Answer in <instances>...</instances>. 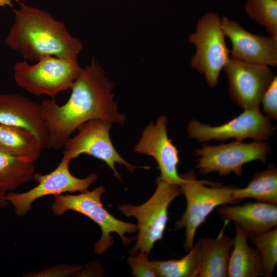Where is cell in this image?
Masks as SVG:
<instances>
[{
  "instance_id": "7a4b0ae2",
  "label": "cell",
  "mask_w": 277,
  "mask_h": 277,
  "mask_svg": "<svg viewBox=\"0 0 277 277\" xmlns=\"http://www.w3.org/2000/svg\"><path fill=\"white\" fill-rule=\"evenodd\" d=\"M19 4V9L13 10L15 21L5 39L8 47L30 61L47 56L77 60L82 43L71 35L64 23L43 10Z\"/></svg>"
},
{
  "instance_id": "4fadbf2b",
  "label": "cell",
  "mask_w": 277,
  "mask_h": 277,
  "mask_svg": "<svg viewBox=\"0 0 277 277\" xmlns=\"http://www.w3.org/2000/svg\"><path fill=\"white\" fill-rule=\"evenodd\" d=\"M225 37L231 43L230 58L244 62L275 67L277 66V35L254 34L239 23L226 16L221 18Z\"/></svg>"
},
{
  "instance_id": "ffe728a7",
  "label": "cell",
  "mask_w": 277,
  "mask_h": 277,
  "mask_svg": "<svg viewBox=\"0 0 277 277\" xmlns=\"http://www.w3.org/2000/svg\"><path fill=\"white\" fill-rule=\"evenodd\" d=\"M232 194L239 202L250 198L259 202L277 204V168L270 163L266 170L255 173L244 188H234Z\"/></svg>"
},
{
  "instance_id": "44dd1931",
  "label": "cell",
  "mask_w": 277,
  "mask_h": 277,
  "mask_svg": "<svg viewBox=\"0 0 277 277\" xmlns=\"http://www.w3.org/2000/svg\"><path fill=\"white\" fill-rule=\"evenodd\" d=\"M188 252L187 254L180 259L152 260L157 276L198 277L202 264V238Z\"/></svg>"
},
{
  "instance_id": "4316f807",
  "label": "cell",
  "mask_w": 277,
  "mask_h": 277,
  "mask_svg": "<svg viewBox=\"0 0 277 277\" xmlns=\"http://www.w3.org/2000/svg\"><path fill=\"white\" fill-rule=\"evenodd\" d=\"M82 267L78 265L59 264L49 267L44 270L37 272H28L25 276H69L78 272Z\"/></svg>"
},
{
  "instance_id": "3957f363",
  "label": "cell",
  "mask_w": 277,
  "mask_h": 277,
  "mask_svg": "<svg viewBox=\"0 0 277 277\" xmlns=\"http://www.w3.org/2000/svg\"><path fill=\"white\" fill-rule=\"evenodd\" d=\"M105 191L103 186H99L93 190L81 192L78 194H67L54 195V202L51 210L56 216L64 215L67 211L73 210L88 217L101 228L102 235L94 244V253L101 255L114 244L113 237L116 232L121 237L125 245L131 242V239L125 235L126 233L135 232L136 224L120 220L110 214L104 207L101 201Z\"/></svg>"
},
{
  "instance_id": "d4e9b609",
  "label": "cell",
  "mask_w": 277,
  "mask_h": 277,
  "mask_svg": "<svg viewBox=\"0 0 277 277\" xmlns=\"http://www.w3.org/2000/svg\"><path fill=\"white\" fill-rule=\"evenodd\" d=\"M148 255L141 252L128 258L127 262L134 277H157V275L152 261H149Z\"/></svg>"
},
{
  "instance_id": "6da1fadb",
  "label": "cell",
  "mask_w": 277,
  "mask_h": 277,
  "mask_svg": "<svg viewBox=\"0 0 277 277\" xmlns=\"http://www.w3.org/2000/svg\"><path fill=\"white\" fill-rule=\"evenodd\" d=\"M113 86L97 62L93 59L89 65L82 69L64 105H58L54 98L43 100L41 105L49 133L48 148H63L78 127L90 120L123 124L126 117L118 112L113 100Z\"/></svg>"
},
{
  "instance_id": "e0dca14e",
  "label": "cell",
  "mask_w": 277,
  "mask_h": 277,
  "mask_svg": "<svg viewBox=\"0 0 277 277\" xmlns=\"http://www.w3.org/2000/svg\"><path fill=\"white\" fill-rule=\"evenodd\" d=\"M233 249L230 254L228 275L229 277L265 276L261 255L257 249L248 243V236L235 223Z\"/></svg>"
},
{
  "instance_id": "f1b7e54d",
  "label": "cell",
  "mask_w": 277,
  "mask_h": 277,
  "mask_svg": "<svg viewBox=\"0 0 277 277\" xmlns=\"http://www.w3.org/2000/svg\"><path fill=\"white\" fill-rule=\"evenodd\" d=\"M15 1L17 3L23 2L25 0H0V7H5L7 5L10 7H13L12 1Z\"/></svg>"
},
{
  "instance_id": "ba28073f",
  "label": "cell",
  "mask_w": 277,
  "mask_h": 277,
  "mask_svg": "<svg viewBox=\"0 0 277 277\" xmlns=\"http://www.w3.org/2000/svg\"><path fill=\"white\" fill-rule=\"evenodd\" d=\"M270 151L269 144L261 141L244 143L236 140L219 145H203L195 151L199 156L195 167L203 174L216 172L223 176L233 172L241 176L245 164L254 161L265 164Z\"/></svg>"
},
{
  "instance_id": "2e32d148",
  "label": "cell",
  "mask_w": 277,
  "mask_h": 277,
  "mask_svg": "<svg viewBox=\"0 0 277 277\" xmlns=\"http://www.w3.org/2000/svg\"><path fill=\"white\" fill-rule=\"evenodd\" d=\"M217 212L223 221L231 220L238 224L248 236L267 231L277 225V206L257 202L241 205L223 204Z\"/></svg>"
},
{
  "instance_id": "30bf717a",
  "label": "cell",
  "mask_w": 277,
  "mask_h": 277,
  "mask_svg": "<svg viewBox=\"0 0 277 277\" xmlns=\"http://www.w3.org/2000/svg\"><path fill=\"white\" fill-rule=\"evenodd\" d=\"M70 161L63 157L57 167L46 174L36 173L33 179L37 185L22 192L7 193L6 198L14 208L16 215L25 216L32 209V203L37 199L50 195L66 192H85L97 179V175L92 173L84 179L73 176L69 170Z\"/></svg>"
},
{
  "instance_id": "9c48e42d",
  "label": "cell",
  "mask_w": 277,
  "mask_h": 277,
  "mask_svg": "<svg viewBox=\"0 0 277 277\" xmlns=\"http://www.w3.org/2000/svg\"><path fill=\"white\" fill-rule=\"evenodd\" d=\"M112 124L101 119H92L82 124L77 128V134L66 141L63 157L71 161L83 153L92 156L105 162L112 170L114 176L120 180L121 176L115 167L116 163L124 165L131 173L138 168L149 169V167L129 163L117 152L110 136Z\"/></svg>"
},
{
  "instance_id": "7402d4cb",
  "label": "cell",
  "mask_w": 277,
  "mask_h": 277,
  "mask_svg": "<svg viewBox=\"0 0 277 277\" xmlns=\"http://www.w3.org/2000/svg\"><path fill=\"white\" fill-rule=\"evenodd\" d=\"M35 173L34 162L0 150V188L13 191L30 182Z\"/></svg>"
},
{
  "instance_id": "52a82bcc",
  "label": "cell",
  "mask_w": 277,
  "mask_h": 277,
  "mask_svg": "<svg viewBox=\"0 0 277 277\" xmlns=\"http://www.w3.org/2000/svg\"><path fill=\"white\" fill-rule=\"evenodd\" d=\"M188 39L196 48L191 58V66L204 74L209 87H215L221 71L230 58L221 17L212 11L204 14L198 19L195 30Z\"/></svg>"
},
{
  "instance_id": "83f0119b",
  "label": "cell",
  "mask_w": 277,
  "mask_h": 277,
  "mask_svg": "<svg viewBox=\"0 0 277 277\" xmlns=\"http://www.w3.org/2000/svg\"><path fill=\"white\" fill-rule=\"evenodd\" d=\"M7 192L0 188V209L6 207L8 204L6 198Z\"/></svg>"
},
{
  "instance_id": "5bb4252c",
  "label": "cell",
  "mask_w": 277,
  "mask_h": 277,
  "mask_svg": "<svg viewBox=\"0 0 277 277\" xmlns=\"http://www.w3.org/2000/svg\"><path fill=\"white\" fill-rule=\"evenodd\" d=\"M167 117L160 115L155 124L151 122L142 132L133 151L153 157L161 172L160 178L169 184L180 185L184 178L178 174L179 151L167 134Z\"/></svg>"
},
{
  "instance_id": "8fae6325",
  "label": "cell",
  "mask_w": 277,
  "mask_h": 277,
  "mask_svg": "<svg viewBox=\"0 0 277 277\" xmlns=\"http://www.w3.org/2000/svg\"><path fill=\"white\" fill-rule=\"evenodd\" d=\"M260 109H244L239 116L220 126H211L191 120L187 127L189 136L199 142L210 140L224 141L233 138L236 141L251 138L262 141L274 133V126Z\"/></svg>"
},
{
  "instance_id": "cb8c5ba5",
  "label": "cell",
  "mask_w": 277,
  "mask_h": 277,
  "mask_svg": "<svg viewBox=\"0 0 277 277\" xmlns=\"http://www.w3.org/2000/svg\"><path fill=\"white\" fill-rule=\"evenodd\" d=\"M256 246L263 262L265 276L271 277L277 263V228L248 236Z\"/></svg>"
},
{
  "instance_id": "277c9868",
  "label": "cell",
  "mask_w": 277,
  "mask_h": 277,
  "mask_svg": "<svg viewBox=\"0 0 277 277\" xmlns=\"http://www.w3.org/2000/svg\"><path fill=\"white\" fill-rule=\"evenodd\" d=\"M157 187L151 197L140 205L121 204L118 210L127 217L137 221L138 234L134 246L129 251L131 256L139 251L149 254L156 242L162 239L168 220V210L171 202L182 193L179 185L169 184L160 176Z\"/></svg>"
},
{
  "instance_id": "484cf974",
  "label": "cell",
  "mask_w": 277,
  "mask_h": 277,
  "mask_svg": "<svg viewBox=\"0 0 277 277\" xmlns=\"http://www.w3.org/2000/svg\"><path fill=\"white\" fill-rule=\"evenodd\" d=\"M263 111L269 119H277V77L264 94L261 102Z\"/></svg>"
},
{
  "instance_id": "603a6c76",
  "label": "cell",
  "mask_w": 277,
  "mask_h": 277,
  "mask_svg": "<svg viewBox=\"0 0 277 277\" xmlns=\"http://www.w3.org/2000/svg\"><path fill=\"white\" fill-rule=\"evenodd\" d=\"M244 8L249 17L264 27L269 36L277 35V0H246Z\"/></svg>"
},
{
  "instance_id": "9a60e30c",
  "label": "cell",
  "mask_w": 277,
  "mask_h": 277,
  "mask_svg": "<svg viewBox=\"0 0 277 277\" xmlns=\"http://www.w3.org/2000/svg\"><path fill=\"white\" fill-rule=\"evenodd\" d=\"M0 124L26 128L39 141L43 149L48 148L49 133L41 104L15 94H0Z\"/></svg>"
},
{
  "instance_id": "d6986e66",
  "label": "cell",
  "mask_w": 277,
  "mask_h": 277,
  "mask_svg": "<svg viewBox=\"0 0 277 277\" xmlns=\"http://www.w3.org/2000/svg\"><path fill=\"white\" fill-rule=\"evenodd\" d=\"M38 138L29 130L0 124V150L24 160L34 162L43 150Z\"/></svg>"
},
{
  "instance_id": "5b68a950",
  "label": "cell",
  "mask_w": 277,
  "mask_h": 277,
  "mask_svg": "<svg viewBox=\"0 0 277 277\" xmlns=\"http://www.w3.org/2000/svg\"><path fill=\"white\" fill-rule=\"evenodd\" d=\"M182 176L184 180L180 186L186 198L187 206L181 218L175 222L174 229H185L183 247L188 252L194 244L198 228L216 207L239 202L233 196V186L215 184L211 187L207 186L210 182L197 180L192 172Z\"/></svg>"
},
{
  "instance_id": "ac0fdd59",
  "label": "cell",
  "mask_w": 277,
  "mask_h": 277,
  "mask_svg": "<svg viewBox=\"0 0 277 277\" xmlns=\"http://www.w3.org/2000/svg\"><path fill=\"white\" fill-rule=\"evenodd\" d=\"M202 240V264L198 277H225L234 238L224 233L223 229L215 238Z\"/></svg>"
},
{
  "instance_id": "7c38bea8",
  "label": "cell",
  "mask_w": 277,
  "mask_h": 277,
  "mask_svg": "<svg viewBox=\"0 0 277 277\" xmlns=\"http://www.w3.org/2000/svg\"><path fill=\"white\" fill-rule=\"evenodd\" d=\"M223 70L231 100L244 109H260L262 98L276 76L270 67L230 58Z\"/></svg>"
},
{
  "instance_id": "8992f818",
  "label": "cell",
  "mask_w": 277,
  "mask_h": 277,
  "mask_svg": "<svg viewBox=\"0 0 277 277\" xmlns=\"http://www.w3.org/2000/svg\"><path fill=\"white\" fill-rule=\"evenodd\" d=\"M82 68L77 60L47 56L34 65L16 62L14 77L17 85L36 96L54 98L61 91L71 89Z\"/></svg>"
}]
</instances>
